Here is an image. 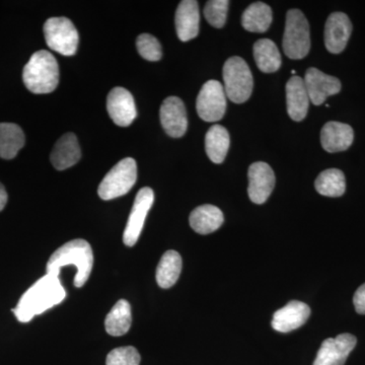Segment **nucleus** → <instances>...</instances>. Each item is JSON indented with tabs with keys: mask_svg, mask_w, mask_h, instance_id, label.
Returning a JSON list of instances; mask_svg holds the SVG:
<instances>
[{
	"mask_svg": "<svg viewBox=\"0 0 365 365\" xmlns=\"http://www.w3.org/2000/svg\"><path fill=\"white\" fill-rule=\"evenodd\" d=\"M163 130L173 138L184 136L188 128L186 108L181 98L169 97L163 101L160 111Z\"/></svg>",
	"mask_w": 365,
	"mask_h": 365,
	"instance_id": "12",
	"label": "nucleus"
},
{
	"mask_svg": "<svg viewBox=\"0 0 365 365\" xmlns=\"http://www.w3.org/2000/svg\"><path fill=\"white\" fill-rule=\"evenodd\" d=\"M199 117L206 122L222 120L227 111V95L225 86L217 81L204 83L196 102Z\"/></svg>",
	"mask_w": 365,
	"mask_h": 365,
	"instance_id": "8",
	"label": "nucleus"
},
{
	"mask_svg": "<svg viewBox=\"0 0 365 365\" xmlns=\"http://www.w3.org/2000/svg\"><path fill=\"white\" fill-rule=\"evenodd\" d=\"M131 322L130 304L126 299H120L105 319L106 331L114 337L123 336L130 329Z\"/></svg>",
	"mask_w": 365,
	"mask_h": 365,
	"instance_id": "25",
	"label": "nucleus"
},
{
	"mask_svg": "<svg viewBox=\"0 0 365 365\" xmlns=\"http://www.w3.org/2000/svg\"><path fill=\"white\" fill-rule=\"evenodd\" d=\"M23 81L26 88L36 95L52 93L59 83L58 62L46 50L34 53L24 67Z\"/></svg>",
	"mask_w": 365,
	"mask_h": 365,
	"instance_id": "3",
	"label": "nucleus"
},
{
	"mask_svg": "<svg viewBox=\"0 0 365 365\" xmlns=\"http://www.w3.org/2000/svg\"><path fill=\"white\" fill-rule=\"evenodd\" d=\"M66 297V292L59 277L46 274L26 290L13 312L21 323H28L34 317L63 302Z\"/></svg>",
	"mask_w": 365,
	"mask_h": 365,
	"instance_id": "1",
	"label": "nucleus"
},
{
	"mask_svg": "<svg viewBox=\"0 0 365 365\" xmlns=\"http://www.w3.org/2000/svg\"><path fill=\"white\" fill-rule=\"evenodd\" d=\"M182 258L176 251L165 252L160 259L157 268V282L158 287L167 289L176 284L182 271Z\"/></svg>",
	"mask_w": 365,
	"mask_h": 365,
	"instance_id": "24",
	"label": "nucleus"
},
{
	"mask_svg": "<svg viewBox=\"0 0 365 365\" xmlns=\"http://www.w3.org/2000/svg\"><path fill=\"white\" fill-rule=\"evenodd\" d=\"M137 181V163L132 158L120 160L106 175L98 186V193L103 200H113L126 195Z\"/></svg>",
	"mask_w": 365,
	"mask_h": 365,
	"instance_id": "6",
	"label": "nucleus"
},
{
	"mask_svg": "<svg viewBox=\"0 0 365 365\" xmlns=\"http://www.w3.org/2000/svg\"><path fill=\"white\" fill-rule=\"evenodd\" d=\"M44 35L48 47L53 51L64 56H72L78 51V32L69 19L51 18L46 21Z\"/></svg>",
	"mask_w": 365,
	"mask_h": 365,
	"instance_id": "7",
	"label": "nucleus"
},
{
	"mask_svg": "<svg viewBox=\"0 0 365 365\" xmlns=\"http://www.w3.org/2000/svg\"><path fill=\"white\" fill-rule=\"evenodd\" d=\"M317 191L326 197H340L345 193L346 181L342 170L329 169L324 170L314 182Z\"/></svg>",
	"mask_w": 365,
	"mask_h": 365,
	"instance_id": "28",
	"label": "nucleus"
},
{
	"mask_svg": "<svg viewBox=\"0 0 365 365\" xmlns=\"http://www.w3.org/2000/svg\"><path fill=\"white\" fill-rule=\"evenodd\" d=\"M311 49L309 25L306 16L299 9H290L287 14L283 50L288 58H304Z\"/></svg>",
	"mask_w": 365,
	"mask_h": 365,
	"instance_id": "5",
	"label": "nucleus"
},
{
	"mask_svg": "<svg viewBox=\"0 0 365 365\" xmlns=\"http://www.w3.org/2000/svg\"><path fill=\"white\" fill-rule=\"evenodd\" d=\"M107 110L113 122L118 126H129L137 116L133 96L130 91L120 86L113 88L108 95Z\"/></svg>",
	"mask_w": 365,
	"mask_h": 365,
	"instance_id": "14",
	"label": "nucleus"
},
{
	"mask_svg": "<svg viewBox=\"0 0 365 365\" xmlns=\"http://www.w3.org/2000/svg\"><path fill=\"white\" fill-rule=\"evenodd\" d=\"M272 9L264 2H254L247 7L242 16L244 29L252 33H265L272 23Z\"/></svg>",
	"mask_w": 365,
	"mask_h": 365,
	"instance_id": "22",
	"label": "nucleus"
},
{
	"mask_svg": "<svg viewBox=\"0 0 365 365\" xmlns=\"http://www.w3.org/2000/svg\"><path fill=\"white\" fill-rule=\"evenodd\" d=\"M356 344V337L351 334H341L336 338H328L322 343L314 365H344Z\"/></svg>",
	"mask_w": 365,
	"mask_h": 365,
	"instance_id": "10",
	"label": "nucleus"
},
{
	"mask_svg": "<svg viewBox=\"0 0 365 365\" xmlns=\"http://www.w3.org/2000/svg\"><path fill=\"white\" fill-rule=\"evenodd\" d=\"M309 102L311 100L304 78L292 76L287 85V104L289 117L294 121H302L309 111Z\"/></svg>",
	"mask_w": 365,
	"mask_h": 365,
	"instance_id": "20",
	"label": "nucleus"
},
{
	"mask_svg": "<svg viewBox=\"0 0 365 365\" xmlns=\"http://www.w3.org/2000/svg\"><path fill=\"white\" fill-rule=\"evenodd\" d=\"M304 81L309 100L316 106L324 104L327 98L337 95L342 88L339 79L314 67L307 69Z\"/></svg>",
	"mask_w": 365,
	"mask_h": 365,
	"instance_id": "13",
	"label": "nucleus"
},
{
	"mask_svg": "<svg viewBox=\"0 0 365 365\" xmlns=\"http://www.w3.org/2000/svg\"><path fill=\"white\" fill-rule=\"evenodd\" d=\"M189 222L197 234L209 235L222 227L225 217L220 208L206 204L192 211Z\"/></svg>",
	"mask_w": 365,
	"mask_h": 365,
	"instance_id": "21",
	"label": "nucleus"
},
{
	"mask_svg": "<svg viewBox=\"0 0 365 365\" xmlns=\"http://www.w3.org/2000/svg\"><path fill=\"white\" fill-rule=\"evenodd\" d=\"M139 54L148 61H158L162 59V45L157 38L150 34H141L136 41Z\"/></svg>",
	"mask_w": 365,
	"mask_h": 365,
	"instance_id": "29",
	"label": "nucleus"
},
{
	"mask_svg": "<svg viewBox=\"0 0 365 365\" xmlns=\"http://www.w3.org/2000/svg\"><path fill=\"white\" fill-rule=\"evenodd\" d=\"M230 134L222 125H215L209 129L205 136V150L209 160L215 163H222L230 148Z\"/></svg>",
	"mask_w": 365,
	"mask_h": 365,
	"instance_id": "27",
	"label": "nucleus"
},
{
	"mask_svg": "<svg viewBox=\"0 0 365 365\" xmlns=\"http://www.w3.org/2000/svg\"><path fill=\"white\" fill-rule=\"evenodd\" d=\"M140 355L132 346L116 348L108 354L107 365H139Z\"/></svg>",
	"mask_w": 365,
	"mask_h": 365,
	"instance_id": "31",
	"label": "nucleus"
},
{
	"mask_svg": "<svg viewBox=\"0 0 365 365\" xmlns=\"http://www.w3.org/2000/svg\"><path fill=\"white\" fill-rule=\"evenodd\" d=\"M354 139V132L349 125L340 122H328L321 131V143L328 153L347 150Z\"/></svg>",
	"mask_w": 365,
	"mask_h": 365,
	"instance_id": "18",
	"label": "nucleus"
},
{
	"mask_svg": "<svg viewBox=\"0 0 365 365\" xmlns=\"http://www.w3.org/2000/svg\"><path fill=\"white\" fill-rule=\"evenodd\" d=\"M25 143V134L19 125L0 123V158L13 160Z\"/></svg>",
	"mask_w": 365,
	"mask_h": 365,
	"instance_id": "23",
	"label": "nucleus"
},
{
	"mask_svg": "<svg viewBox=\"0 0 365 365\" xmlns=\"http://www.w3.org/2000/svg\"><path fill=\"white\" fill-rule=\"evenodd\" d=\"M355 311L357 314H365V283L356 290L353 297Z\"/></svg>",
	"mask_w": 365,
	"mask_h": 365,
	"instance_id": "32",
	"label": "nucleus"
},
{
	"mask_svg": "<svg viewBox=\"0 0 365 365\" xmlns=\"http://www.w3.org/2000/svg\"><path fill=\"white\" fill-rule=\"evenodd\" d=\"M225 95L235 104L247 102L253 91V76L241 57H230L223 66Z\"/></svg>",
	"mask_w": 365,
	"mask_h": 365,
	"instance_id": "4",
	"label": "nucleus"
},
{
	"mask_svg": "<svg viewBox=\"0 0 365 365\" xmlns=\"http://www.w3.org/2000/svg\"><path fill=\"white\" fill-rule=\"evenodd\" d=\"M198 2L195 0H182L180 2L176 11L177 35L182 42H187L196 38L199 34Z\"/></svg>",
	"mask_w": 365,
	"mask_h": 365,
	"instance_id": "17",
	"label": "nucleus"
},
{
	"mask_svg": "<svg viewBox=\"0 0 365 365\" xmlns=\"http://www.w3.org/2000/svg\"><path fill=\"white\" fill-rule=\"evenodd\" d=\"M153 202H155V193L153 189L145 187L139 190L124 230L123 242L127 247H133L138 242L146 216Z\"/></svg>",
	"mask_w": 365,
	"mask_h": 365,
	"instance_id": "9",
	"label": "nucleus"
},
{
	"mask_svg": "<svg viewBox=\"0 0 365 365\" xmlns=\"http://www.w3.org/2000/svg\"><path fill=\"white\" fill-rule=\"evenodd\" d=\"M69 265L78 269L74 287H83L90 278L93 266V250L86 240H73L56 250L48 261L47 274L58 277L60 269Z\"/></svg>",
	"mask_w": 365,
	"mask_h": 365,
	"instance_id": "2",
	"label": "nucleus"
},
{
	"mask_svg": "<svg viewBox=\"0 0 365 365\" xmlns=\"http://www.w3.org/2000/svg\"><path fill=\"white\" fill-rule=\"evenodd\" d=\"M7 199H9V196H7L6 190L4 185L0 182V212L6 207Z\"/></svg>",
	"mask_w": 365,
	"mask_h": 365,
	"instance_id": "33",
	"label": "nucleus"
},
{
	"mask_svg": "<svg viewBox=\"0 0 365 365\" xmlns=\"http://www.w3.org/2000/svg\"><path fill=\"white\" fill-rule=\"evenodd\" d=\"M81 151L78 137L73 133H66L60 137L53 148L50 160L53 167L58 170H64L73 167L81 160Z\"/></svg>",
	"mask_w": 365,
	"mask_h": 365,
	"instance_id": "19",
	"label": "nucleus"
},
{
	"mask_svg": "<svg viewBox=\"0 0 365 365\" xmlns=\"http://www.w3.org/2000/svg\"><path fill=\"white\" fill-rule=\"evenodd\" d=\"M248 176V194L252 202L265 203L275 187V175L273 170L268 163H254L250 165Z\"/></svg>",
	"mask_w": 365,
	"mask_h": 365,
	"instance_id": "11",
	"label": "nucleus"
},
{
	"mask_svg": "<svg viewBox=\"0 0 365 365\" xmlns=\"http://www.w3.org/2000/svg\"><path fill=\"white\" fill-rule=\"evenodd\" d=\"M254 58L258 68L265 73L277 71L282 62L277 46L269 39H261L255 43Z\"/></svg>",
	"mask_w": 365,
	"mask_h": 365,
	"instance_id": "26",
	"label": "nucleus"
},
{
	"mask_svg": "<svg viewBox=\"0 0 365 365\" xmlns=\"http://www.w3.org/2000/svg\"><path fill=\"white\" fill-rule=\"evenodd\" d=\"M309 316L311 309L307 304L299 300H292L274 313L271 326L277 332L289 333L306 324Z\"/></svg>",
	"mask_w": 365,
	"mask_h": 365,
	"instance_id": "15",
	"label": "nucleus"
},
{
	"mask_svg": "<svg viewBox=\"0 0 365 365\" xmlns=\"http://www.w3.org/2000/svg\"><path fill=\"white\" fill-rule=\"evenodd\" d=\"M228 0H211L204 7V16L211 26L222 29L227 16Z\"/></svg>",
	"mask_w": 365,
	"mask_h": 365,
	"instance_id": "30",
	"label": "nucleus"
},
{
	"mask_svg": "<svg viewBox=\"0 0 365 365\" xmlns=\"http://www.w3.org/2000/svg\"><path fill=\"white\" fill-rule=\"evenodd\" d=\"M352 33V24L347 14L333 13L325 26V45L333 54H339L345 49Z\"/></svg>",
	"mask_w": 365,
	"mask_h": 365,
	"instance_id": "16",
	"label": "nucleus"
}]
</instances>
